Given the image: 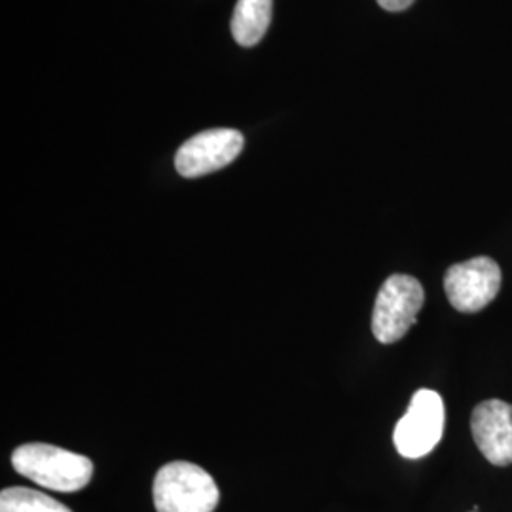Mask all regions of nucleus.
I'll return each instance as SVG.
<instances>
[{"mask_svg":"<svg viewBox=\"0 0 512 512\" xmlns=\"http://www.w3.org/2000/svg\"><path fill=\"white\" fill-rule=\"evenodd\" d=\"M12 467L38 486L65 494L86 488L93 476V463L86 456L42 442L16 448Z\"/></svg>","mask_w":512,"mask_h":512,"instance_id":"obj_1","label":"nucleus"},{"mask_svg":"<svg viewBox=\"0 0 512 512\" xmlns=\"http://www.w3.org/2000/svg\"><path fill=\"white\" fill-rule=\"evenodd\" d=\"M152 494L158 512H213L220 501L213 476L188 461L164 465L154 478Z\"/></svg>","mask_w":512,"mask_h":512,"instance_id":"obj_2","label":"nucleus"},{"mask_svg":"<svg viewBox=\"0 0 512 512\" xmlns=\"http://www.w3.org/2000/svg\"><path fill=\"white\" fill-rule=\"evenodd\" d=\"M425 302V291L412 275L395 274L385 279L376 296L372 313V334L380 344L403 340L416 325L418 313Z\"/></svg>","mask_w":512,"mask_h":512,"instance_id":"obj_3","label":"nucleus"},{"mask_svg":"<svg viewBox=\"0 0 512 512\" xmlns=\"http://www.w3.org/2000/svg\"><path fill=\"white\" fill-rule=\"evenodd\" d=\"M444 403L437 391L420 389L393 431L397 452L406 459H420L439 446L444 433Z\"/></svg>","mask_w":512,"mask_h":512,"instance_id":"obj_4","label":"nucleus"},{"mask_svg":"<svg viewBox=\"0 0 512 512\" xmlns=\"http://www.w3.org/2000/svg\"><path fill=\"white\" fill-rule=\"evenodd\" d=\"M501 289V268L490 256H476L448 268L444 291L461 313H476L490 306Z\"/></svg>","mask_w":512,"mask_h":512,"instance_id":"obj_5","label":"nucleus"},{"mask_svg":"<svg viewBox=\"0 0 512 512\" xmlns=\"http://www.w3.org/2000/svg\"><path fill=\"white\" fill-rule=\"evenodd\" d=\"M243 135L236 129H207L179 148L175 167L186 179L215 173L232 164L243 150Z\"/></svg>","mask_w":512,"mask_h":512,"instance_id":"obj_6","label":"nucleus"},{"mask_svg":"<svg viewBox=\"0 0 512 512\" xmlns=\"http://www.w3.org/2000/svg\"><path fill=\"white\" fill-rule=\"evenodd\" d=\"M476 448L492 465H512V404L490 399L478 404L471 416Z\"/></svg>","mask_w":512,"mask_h":512,"instance_id":"obj_7","label":"nucleus"},{"mask_svg":"<svg viewBox=\"0 0 512 512\" xmlns=\"http://www.w3.org/2000/svg\"><path fill=\"white\" fill-rule=\"evenodd\" d=\"M274 0H238L232 16V37L239 46H256L272 23Z\"/></svg>","mask_w":512,"mask_h":512,"instance_id":"obj_8","label":"nucleus"},{"mask_svg":"<svg viewBox=\"0 0 512 512\" xmlns=\"http://www.w3.org/2000/svg\"><path fill=\"white\" fill-rule=\"evenodd\" d=\"M0 512H73L54 497L31 488H6L0 494Z\"/></svg>","mask_w":512,"mask_h":512,"instance_id":"obj_9","label":"nucleus"},{"mask_svg":"<svg viewBox=\"0 0 512 512\" xmlns=\"http://www.w3.org/2000/svg\"><path fill=\"white\" fill-rule=\"evenodd\" d=\"M378 4L387 12H403L414 4V0H378Z\"/></svg>","mask_w":512,"mask_h":512,"instance_id":"obj_10","label":"nucleus"}]
</instances>
